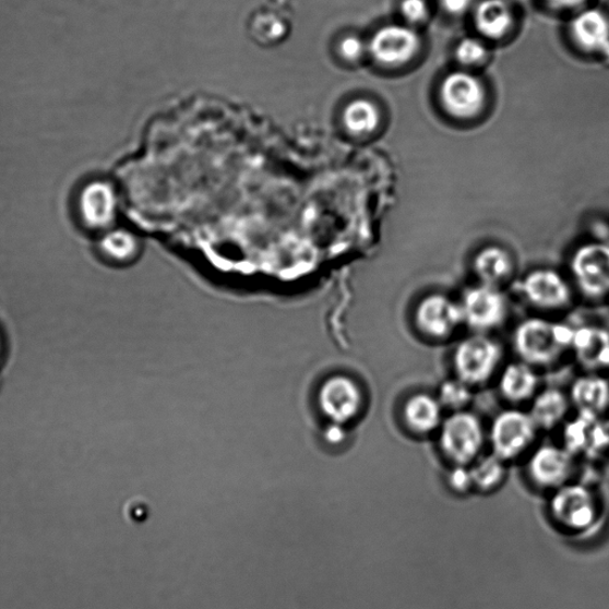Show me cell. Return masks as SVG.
<instances>
[{
	"label": "cell",
	"mask_w": 609,
	"mask_h": 609,
	"mask_svg": "<svg viewBox=\"0 0 609 609\" xmlns=\"http://www.w3.org/2000/svg\"><path fill=\"white\" fill-rule=\"evenodd\" d=\"M575 329L545 318H527L515 327L514 350L533 367H548L572 350Z\"/></svg>",
	"instance_id": "6da1fadb"
},
{
	"label": "cell",
	"mask_w": 609,
	"mask_h": 609,
	"mask_svg": "<svg viewBox=\"0 0 609 609\" xmlns=\"http://www.w3.org/2000/svg\"><path fill=\"white\" fill-rule=\"evenodd\" d=\"M439 432L441 452L453 466L469 467L481 457L486 443L483 422L470 410L444 418Z\"/></svg>",
	"instance_id": "7a4b0ae2"
},
{
	"label": "cell",
	"mask_w": 609,
	"mask_h": 609,
	"mask_svg": "<svg viewBox=\"0 0 609 609\" xmlns=\"http://www.w3.org/2000/svg\"><path fill=\"white\" fill-rule=\"evenodd\" d=\"M504 348L487 334H474L457 344L453 354L456 378L471 389L486 385L498 373Z\"/></svg>",
	"instance_id": "3957f363"
},
{
	"label": "cell",
	"mask_w": 609,
	"mask_h": 609,
	"mask_svg": "<svg viewBox=\"0 0 609 609\" xmlns=\"http://www.w3.org/2000/svg\"><path fill=\"white\" fill-rule=\"evenodd\" d=\"M538 430L532 415L525 410H502L489 430L492 454L504 462L520 458L535 444Z\"/></svg>",
	"instance_id": "277c9868"
},
{
	"label": "cell",
	"mask_w": 609,
	"mask_h": 609,
	"mask_svg": "<svg viewBox=\"0 0 609 609\" xmlns=\"http://www.w3.org/2000/svg\"><path fill=\"white\" fill-rule=\"evenodd\" d=\"M463 324L476 334H487L505 323L509 303L499 287L480 284L470 287L459 301Z\"/></svg>",
	"instance_id": "5b68a950"
},
{
	"label": "cell",
	"mask_w": 609,
	"mask_h": 609,
	"mask_svg": "<svg viewBox=\"0 0 609 609\" xmlns=\"http://www.w3.org/2000/svg\"><path fill=\"white\" fill-rule=\"evenodd\" d=\"M580 292L594 300L609 295V246L588 243L580 247L571 262Z\"/></svg>",
	"instance_id": "8992f818"
},
{
	"label": "cell",
	"mask_w": 609,
	"mask_h": 609,
	"mask_svg": "<svg viewBox=\"0 0 609 609\" xmlns=\"http://www.w3.org/2000/svg\"><path fill=\"white\" fill-rule=\"evenodd\" d=\"M415 324L421 335L432 341H445L463 324L459 302L442 294L423 297L415 310Z\"/></svg>",
	"instance_id": "52a82bcc"
},
{
	"label": "cell",
	"mask_w": 609,
	"mask_h": 609,
	"mask_svg": "<svg viewBox=\"0 0 609 609\" xmlns=\"http://www.w3.org/2000/svg\"><path fill=\"white\" fill-rule=\"evenodd\" d=\"M522 295L541 311H561L573 300V289L558 271L540 268L529 272L521 285Z\"/></svg>",
	"instance_id": "ba28073f"
},
{
	"label": "cell",
	"mask_w": 609,
	"mask_h": 609,
	"mask_svg": "<svg viewBox=\"0 0 609 609\" xmlns=\"http://www.w3.org/2000/svg\"><path fill=\"white\" fill-rule=\"evenodd\" d=\"M443 108L456 118L479 115L486 103V89L479 77L466 71L447 74L440 89Z\"/></svg>",
	"instance_id": "9c48e42d"
},
{
	"label": "cell",
	"mask_w": 609,
	"mask_h": 609,
	"mask_svg": "<svg viewBox=\"0 0 609 609\" xmlns=\"http://www.w3.org/2000/svg\"><path fill=\"white\" fill-rule=\"evenodd\" d=\"M421 47L420 36L408 24H390L379 29L369 44V52L383 65H402L413 60Z\"/></svg>",
	"instance_id": "30bf717a"
},
{
	"label": "cell",
	"mask_w": 609,
	"mask_h": 609,
	"mask_svg": "<svg viewBox=\"0 0 609 609\" xmlns=\"http://www.w3.org/2000/svg\"><path fill=\"white\" fill-rule=\"evenodd\" d=\"M573 457L564 446L540 445L528 458L529 479L540 488L559 489L571 479L574 468Z\"/></svg>",
	"instance_id": "8fae6325"
},
{
	"label": "cell",
	"mask_w": 609,
	"mask_h": 609,
	"mask_svg": "<svg viewBox=\"0 0 609 609\" xmlns=\"http://www.w3.org/2000/svg\"><path fill=\"white\" fill-rule=\"evenodd\" d=\"M323 413L338 423L348 422L363 408V392L354 379L338 375L324 382L320 391Z\"/></svg>",
	"instance_id": "7c38bea8"
},
{
	"label": "cell",
	"mask_w": 609,
	"mask_h": 609,
	"mask_svg": "<svg viewBox=\"0 0 609 609\" xmlns=\"http://www.w3.org/2000/svg\"><path fill=\"white\" fill-rule=\"evenodd\" d=\"M551 509L556 522L573 532L587 527L595 518L593 495L580 485H564L559 488Z\"/></svg>",
	"instance_id": "4fadbf2b"
},
{
	"label": "cell",
	"mask_w": 609,
	"mask_h": 609,
	"mask_svg": "<svg viewBox=\"0 0 609 609\" xmlns=\"http://www.w3.org/2000/svg\"><path fill=\"white\" fill-rule=\"evenodd\" d=\"M117 196L111 184L94 181L79 196V212L83 222L92 229L109 227L116 217Z\"/></svg>",
	"instance_id": "5bb4252c"
},
{
	"label": "cell",
	"mask_w": 609,
	"mask_h": 609,
	"mask_svg": "<svg viewBox=\"0 0 609 609\" xmlns=\"http://www.w3.org/2000/svg\"><path fill=\"white\" fill-rule=\"evenodd\" d=\"M443 409L437 396L428 393L410 395L403 408L405 426L417 435H429L440 430Z\"/></svg>",
	"instance_id": "9a60e30c"
},
{
	"label": "cell",
	"mask_w": 609,
	"mask_h": 609,
	"mask_svg": "<svg viewBox=\"0 0 609 609\" xmlns=\"http://www.w3.org/2000/svg\"><path fill=\"white\" fill-rule=\"evenodd\" d=\"M572 350L578 363L595 372L609 368V333L599 326L575 329Z\"/></svg>",
	"instance_id": "2e32d148"
},
{
	"label": "cell",
	"mask_w": 609,
	"mask_h": 609,
	"mask_svg": "<svg viewBox=\"0 0 609 609\" xmlns=\"http://www.w3.org/2000/svg\"><path fill=\"white\" fill-rule=\"evenodd\" d=\"M538 387L539 379L532 365L521 360L502 369L499 378V391L506 402L513 405L533 402Z\"/></svg>",
	"instance_id": "e0dca14e"
},
{
	"label": "cell",
	"mask_w": 609,
	"mask_h": 609,
	"mask_svg": "<svg viewBox=\"0 0 609 609\" xmlns=\"http://www.w3.org/2000/svg\"><path fill=\"white\" fill-rule=\"evenodd\" d=\"M574 41L589 52L609 50V20L598 9L581 10L571 25Z\"/></svg>",
	"instance_id": "ac0fdd59"
},
{
	"label": "cell",
	"mask_w": 609,
	"mask_h": 609,
	"mask_svg": "<svg viewBox=\"0 0 609 609\" xmlns=\"http://www.w3.org/2000/svg\"><path fill=\"white\" fill-rule=\"evenodd\" d=\"M569 399L580 415L599 418L609 407V382L594 374L580 377L573 382Z\"/></svg>",
	"instance_id": "d6986e66"
},
{
	"label": "cell",
	"mask_w": 609,
	"mask_h": 609,
	"mask_svg": "<svg viewBox=\"0 0 609 609\" xmlns=\"http://www.w3.org/2000/svg\"><path fill=\"white\" fill-rule=\"evenodd\" d=\"M473 10L475 28L483 37L499 39L511 31L514 15L509 0H478Z\"/></svg>",
	"instance_id": "ffe728a7"
},
{
	"label": "cell",
	"mask_w": 609,
	"mask_h": 609,
	"mask_svg": "<svg viewBox=\"0 0 609 609\" xmlns=\"http://www.w3.org/2000/svg\"><path fill=\"white\" fill-rule=\"evenodd\" d=\"M473 270L480 284L499 287L514 274V261L507 250L489 246L474 258Z\"/></svg>",
	"instance_id": "44dd1931"
},
{
	"label": "cell",
	"mask_w": 609,
	"mask_h": 609,
	"mask_svg": "<svg viewBox=\"0 0 609 609\" xmlns=\"http://www.w3.org/2000/svg\"><path fill=\"white\" fill-rule=\"evenodd\" d=\"M571 405V399L561 390L547 389L537 393L528 414L539 430L550 431L564 422Z\"/></svg>",
	"instance_id": "7402d4cb"
},
{
	"label": "cell",
	"mask_w": 609,
	"mask_h": 609,
	"mask_svg": "<svg viewBox=\"0 0 609 609\" xmlns=\"http://www.w3.org/2000/svg\"><path fill=\"white\" fill-rule=\"evenodd\" d=\"M343 123L357 138L374 134L381 123L378 105L369 99H355L343 111Z\"/></svg>",
	"instance_id": "603a6c76"
},
{
	"label": "cell",
	"mask_w": 609,
	"mask_h": 609,
	"mask_svg": "<svg viewBox=\"0 0 609 609\" xmlns=\"http://www.w3.org/2000/svg\"><path fill=\"white\" fill-rule=\"evenodd\" d=\"M505 463L493 454L476 459L469 466L474 488L485 493L494 491L505 480Z\"/></svg>",
	"instance_id": "cb8c5ba5"
},
{
	"label": "cell",
	"mask_w": 609,
	"mask_h": 609,
	"mask_svg": "<svg viewBox=\"0 0 609 609\" xmlns=\"http://www.w3.org/2000/svg\"><path fill=\"white\" fill-rule=\"evenodd\" d=\"M599 418L577 415L573 420L568 421L563 431V446L571 453L575 455H586L590 432L594 422Z\"/></svg>",
	"instance_id": "d4e9b609"
},
{
	"label": "cell",
	"mask_w": 609,
	"mask_h": 609,
	"mask_svg": "<svg viewBox=\"0 0 609 609\" xmlns=\"http://www.w3.org/2000/svg\"><path fill=\"white\" fill-rule=\"evenodd\" d=\"M106 255L117 262H128L135 258L139 250L136 237L126 230L106 234L100 242Z\"/></svg>",
	"instance_id": "484cf974"
},
{
	"label": "cell",
	"mask_w": 609,
	"mask_h": 609,
	"mask_svg": "<svg viewBox=\"0 0 609 609\" xmlns=\"http://www.w3.org/2000/svg\"><path fill=\"white\" fill-rule=\"evenodd\" d=\"M437 399L444 409L458 413V410L467 409L471 403L473 389L457 378L445 380L439 389Z\"/></svg>",
	"instance_id": "4316f807"
},
{
	"label": "cell",
	"mask_w": 609,
	"mask_h": 609,
	"mask_svg": "<svg viewBox=\"0 0 609 609\" xmlns=\"http://www.w3.org/2000/svg\"><path fill=\"white\" fill-rule=\"evenodd\" d=\"M458 62L466 68H476L482 64L488 57L486 45L479 38L467 37L461 39L455 51Z\"/></svg>",
	"instance_id": "83f0119b"
},
{
	"label": "cell",
	"mask_w": 609,
	"mask_h": 609,
	"mask_svg": "<svg viewBox=\"0 0 609 609\" xmlns=\"http://www.w3.org/2000/svg\"><path fill=\"white\" fill-rule=\"evenodd\" d=\"M609 452V420L594 422L586 455L598 457Z\"/></svg>",
	"instance_id": "f1b7e54d"
},
{
	"label": "cell",
	"mask_w": 609,
	"mask_h": 609,
	"mask_svg": "<svg viewBox=\"0 0 609 609\" xmlns=\"http://www.w3.org/2000/svg\"><path fill=\"white\" fill-rule=\"evenodd\" d=\"M401 12L405 23L414 26L427 22L430 7L427 0H402Z\"/></svg>",
	"instance_id": "f546056e"
},
{
	"label": "cell",
	"mask_w": 609,
	"mask_h": 609,
	"mask_svg": "<svg viewBox=\"0 0 609 609\" xmlns=\"http://www.w3.org/2000/svg\"><path fill=\"white\" fill-rule=\"evenodd\" d=\"M447 483L457 493H466L474 488L470 469L466 466H454L447 476Z\"/></svg>",
	"instance_id": "4dcf8cb0"
},
{
	"label": "cell",
	"mask_w": 609,
	"mask_h": 609,
	"mask_svg": "<svg viewBox=\"0 0 609 609\" xmlns=\"http://www.w3.org/2000/svg\"><path fill=\"white\" fill-rule=\"evenodd\" d=\"M341 56L348 61L360 60L366 51L365 44L359 37L344 38L339 46Z\"/></svg>",
	"instance_id": "1f68e13d"
},
{
	"label": "cell",
	"mask_w": 609,
	"mask_h": 609,
	"mask_svg": "<svg viewBox=\"0 0 609 609\" xmlns=\"http://www.w3.org/2000/svg\"><path fill=\"white\" fill-rule=\"evenodd\" d=\"M441 3L452 15H462V13L474 9L478 0H441Z\"/></svg>",
	"instance_id": "d6a6232c"
},
{
	"label": "cell",
	"mask_w": 609,
	"mask_h": 609,
	"mask_svg": "<svg viewBox=\"0 0 609 609\" xmlns=\"http://www.w3.org/2000/svg\"><path fill=\"white\" fill-rule=\"evenodd\" d=\"M542 3L556 10H578L584 7L588 0H541Z\"/></svg>",
	"instance_id": "836d02e7"
},
{
	"label": "cell",
	"mask_w": 609,
	"mask_h": 609,
	"mask_svg": "<svg viewBox=\"0 0 609 609\" xmlns=\"http://www.w3.org/2000/svg\"><path fill=\"white\" fill-rule=\"evenodd\" d=\"M0 353H2V341H0Z\"/></svg>",
	"instance_id": "e575fe53"
}]
</instances>
